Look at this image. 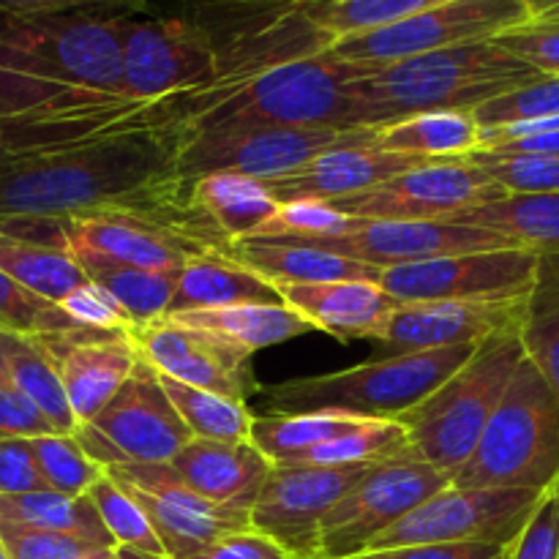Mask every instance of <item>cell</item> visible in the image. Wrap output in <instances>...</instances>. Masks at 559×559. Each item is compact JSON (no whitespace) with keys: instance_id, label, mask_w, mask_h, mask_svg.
I'll use <instances>...</instances> for the list:
<instances>
[{"instance_id":"cell-41","label":"cell","mask_w":559,"mask_h":559,"mask_svg":"<svg viewBox=\"0 0 559 559\" xmlns=\"http://www.w3.org/2000/svg\"><path fill=\"white\" fill-rule=\"evenodd\" d=\"M82 331L58 304L31 293L0 271V333L25 338H55Z\"/></svg>"},{"instance_id":"cell-58","label":"cell","mask_w":559,"mask_h":559,"mask_svg":"<svg viewBox=\"0 0 559 559\" xmlns=\"http://www.w3.org/2000/svg\"><path fill=\"white\" fill-rule=\"evenodd\" d=\"M11 158H16V153L11 151L9 142H5V140H3V134H0V167H3L5 162H11Z\"/></svg>"},{"instance_id":"cell-47","label":"cell","mask_w":559,"mask_h":559,"mask_svg":"<svg viewBox=\"0 0 559 559\" xmlns=\"http://www.w3.org/2000/svg\"><path fill=\"white\" fill-rule=\"evenodd\" d=\"M506 559H559V480L540 495L522 533L506 546Z\"/></svg>"},{"instance_id":"cell-45","label":"cell","mask_w":559,"mask_h":559,"mask_svg":"<svg viewBox=\"0 0 559 559\" xmlns=\"http://www.w3.org/2000/svg\"><path fill=\"white\" fill-rule=\"evenodd\" d=\"M467 162L484 167L508 194L559 191V156H497L478 151Z\"/></svg>"},{"instance_id":"cell-57","label":"cell","mask_w":559,"mask_h":559,"mask_svg":"<svg viewBox=\"0 0 559 559\" xmlns=\"http://www.w3.org/2000/svg\"><path fill=\"white\" fill-rule=\"evenodd\" d=\"M115 559H164L156 555H147V551L129 549V546H115Z\"/></svg>"},{"instance_id":"cell-6","label":"cell","mask_w":559,"mask_h":559,"mask_svg":"<svg viewBox=\"0 0 559 559\" xmlns=\"http://www.w3.org/2000/svg\"><path fill=\"white\" fill-rule=\"evenodd\" d=\"M524 358L522 328L486 338L456 374L399 418L407 429L409 448L453 480L478 448Z\"/></svg>"},{"instance_id":"cell-1","label":"cell","mask_w":559,"mask_h":559,"mask_svg":"<svg viewBox=\"0 0 559 559\" xmlns=\"http://www.w3.org/2000/svg\"><path fill=\"white\" fill-rule=\"evenodd\" d=\"M126 14H0V134L16 156L178 126L126 96Z\"/></svg>"},{"instance_id":"cell-54","label":"cell","mask_w":559,"mask_h":559,"mask_svg":"<svg viewBox=\"0 0 559 559\" xmlns=\"http://www.w3.org/2000/svg\"><path fill=\"white\" fill-rule=\"evenodd\" d=\"M506 546L491 544H429V546H399V549L366 551L355 559H491L502 555Z\"/></svg>"},{"instance_id":"cell-35","label":"cell","mask_w":559,"mask_h":559,"mask_svg":"<svg viewBox=\"0 0 559 559\" xmlns=\"http://www.w3.org/2000/svg\"><path fill=\"white\" fill-rule=\"evenodd\" d=\"M0 522L80 535V538L93 540L98 546H107V549L115 546L107 527L102 524L96 506H93L87 495L69 497L52 489H41L27 491V495L0 497Z\"/></svg>"},{"instance_id":"cell-3","label":"cell","mask_w":559,"mask_h":559,"mask_svg":"<svg viewBox=\"0 0 559 559\" xmlns=\"http://www.w3.org/2000/svg\"><path fill=\"white\" fill-rule=\"evenodd\" d=\"M366 66L344 63L328 49L276 60L227 66L211 85L175 107L183 136L218 126H355L353 82Z\"/></svg>"},{"instance_id":"cell-7","label":"cell","mask_w":559,"mask_h":559,"mask_svg":"<svg viewBox=\"0 0 559 559\" xmlns=\"http://www.w3.org/2000/svg\"><path fill=\"white\" fill-rule=\"evenodd\" d=\"M559 480V399L530 358L513 374L473 456L453 475L464 489L546 491Z\"/></svg>"},{"instance_id":"cell-44","label":"cell","mask_w":559,"mask_h":559,"mask_svg":"<svg viewBox=\"0 0 559 559\" xmlns=\"http://www.w3.org/2000/svg\"><path fill=\"white\" fill-rule=\"evenodd\" d=\"M355 224V216L336 211L331 202H284L276 216L254 235V238L287 240V243H309L320 238H336Z\"/></svg>"},{"instance_id":"cell-16","label":"cell","mask_w":559,"mask_h":559,"mask_svg":"<svg viewBox=\"0 0 559 559\" xmlns=\"http://www.w3.org/2000/svg\"><path fill=\"white\" fill-rule=\"evenodd\" d=\"M364 469L273 464L251 506V530L267 535L295 559H320L322 522Z\"/></svg>"},{"instance_id":"cell-38","label":"cell","mask_w":559,"mask_h":559,"mask_svg":"<svg viewBox=\"0 0 559 559\" xmlns=\"http://www.w3.org/2000/svg\"><path fill=\"white\" fill-rule=\"evenodd\" d=\"M522 344L559 399V257H540L538 282L522 322Z\"/></svg>"},{"instance_id":"cell-18","label":"cell","mask_w":559,"mask_h":559,"mask_svg":"<svg viewBox=\"0 0 559 559\" xmlns=\"http://www.w3.org/2000/svg\"><path fill=\"white\" fill-rule=\"evenodd\" d=\"M306 246L349 257L364 265L385 271V267L415 265V262L437 260V257L467 254V251L516 249L508 238L484 227L451 222H377V218H355L353 227L336 238L309 240Z\"/></svg>"},{"instance_id":"cell-32","label":"cell","mask_w":559,"mask_h":559,"mask_svg":"<svg viewBox=\"0 0 559 559\" xmlns=\"http://www.w3.org/2000/svg\"><path fill=\"white\" fill-rule=\"evenodd\" d=\"M3 374L9 385H14L22 396L31 399L44 418L60 435H74L76 420L66 399L63 380L58 374L52 355L38 338L3 336Z\"/></svg>"},{"instance_id":"cell-9","label":"cell","mask_w":559,"mask_h":559,"mask_svg":"<svg viewBox=\"0 0 559 559\" xmlns=\"http://www.w3.org/2000/svg\"><path fill=\"white\" fill-rule=\"evenodd\" d=\"M374 129H328V126H218L186 136L178 178L191 183L213 173H240L276 180L298 173L325 151L369 140Z\"/></svg>"},{"instance_id":"cell-53","label":"cell","mask_w":559,"mask_h":559,"mask_svg":"<svg viewBox=\"0 0 559 559\" xmlns=\"http://www.w3.org/2000/svg\"><path fill=\"white\" fill-rule=\"evenodd\" d=\"M186 559H295L293 555L273 544L267 535L257 533V530H240V533H229L224 538L213 540L205 549L194 551Z\"/></svg>"},{"instance_id":"cell-56","label":"cell","mask_w":559,"mask_h":559,"mask_svg":"<svg viewBox=\"0 0 559 559\" xmlns=\"http://www.w3.org/2000/svg\"><path fill=\"white\" fill-rule=\"evenodd\" d=\"M530 22H555L559 25V0H524Z\"/></svg>"},{"instance_id":"cell-30","label":"cell","mask_w":559,"mask_h":559,"mask_svg":"<svg viewBox=\"0 0 559 559\" xmlns=\"http://www.w3.org/2000/svg\"><path fill=\"white\" fill-rule=\"evenodd\" d=\"M374 145L420 162H456L484 147V129L473 112H420L377 129Z\"/></svg>"},{"instance_id":"cell-11","label":"cell","mask_w":559,"mask_h":559,"mask_svg":"<svg viewBox=\"0 0 559 559\" xmlns=\"http://www.w3.org/2000/svg\"><path fill=\"white\" fill-rule=\"evenodd\" d=\"M74 437L104 469L169 464L186 442L194 440L147 360H140L134 374L96 418L76 426Z\"/></svg>"},{"instance_id":"cell-2","label":"cell","mask_w":559,"mask_h":559,"mask_svg":"<svg viewBox=\"0 0 559 559\" xmlns=\"http://www.w3.org/2000/svg\"><path fill=\"white\" fill-rule=\"evenodd\" d=\"M183 142L180 126H164L11 158L0 167V227L66 222L93 211H142L218 235L189 205L178 178Z\"/></svg>"},{"instance_id":"cell-10","label":"cell","mask_w":559,"mask_h":559,"mask_svg":"<svg viewBox=\"0 0 559 559\" xmlns=\"http://www.w3.org/2000/svg\"><path fill=\"white\" fill-rule=\"evenodd\" d=\"M451 486L442 469L409 451L377 462L344 491L320 530V559H355L420 502Z\"/></svg>"},{"instance_id":"cell-25","label":"cell","mask_w":559,"mask_h":559,"mask_svg":"<svg viewBox=\"0 0 559 559\" xmlns=\"http://www.w3.org/2000/svg\"><path fill=\"white\" fill-rule=\"evenodd\" d=\"M229 257L273 284L322 282H380L377 267L306 243L271 238H246L233 243Z\"/></svg>"},{"instance_id":"cell-52","label":"cell","mask_w":559,"mask_h":559,"mask_svg":"<svg viewBox=\"0 0 559 559\" xmlns=\"http://www.w3.org/2000/svg\"><path fill=\"white\" fill-rule=\"evenodd\" d=\"M44 435H60L55 426L41 415V409L22 396L14 385L0 382V440L5 437H44Z\"/></svg>"},{"instance_id":"cell-48","label":"cell","mask_w":559,"mask_h":559,"mask_svg":"<svg viewBox=\"0 0 559 559\" xmlns=\"http://www.w3.org/2000/svg\"><path fill=\"white\" fill-rule=\"evenodd\" d=\"M491 41L500 44L538 74L559 76V25L555 22H524Z\"/></svg>"},{"instance_id":"cell-37","label":"cell","mask_w":559,"mask_h":559,"mask_svg":"<svg viewBox=\"0 0 559 559\" xmlns=\"http://www.w3.org/2000/svg\"><path fill=\"white\" fill-rule=\"evenodd\" d=\"M158 380L191 437L213 442H251L254 413L246 407V402H235L205 388L186 385L173 377L158 374Z\"/></svg>"},{"instance_id":"cell-27","label":"cell","mask_w":559,"mask_h":559,"mask_svg":"<svg viewBox=\"0 0 559 559\" xmlns=\"http://www.w3.org/2000/svg\"><path fill=\"white\" fill-rule=\"evenodd\" d=\"M238 304H284V298L276 284L229 254H205L178 273L167 317Z\"/></svg>"},{"instance_id":"cell-12","label":"cell","mask_w":559,"mask_h":559,"mask_svg":"<svg viewBox=\"0 0 559 559\" xmlns=\"http://www.w3.org/2000/svg\"><path fill=\"white\" fill-rule=\"evenodd\" d=\"M524 22H530L524 0H448L396 25L338 38L328 52L344 63L388 66L437 49L491 41Z\"/></svg>"},{"instance_id":"cell-15","label":"cell","mask_w":559,"mask_h":559,"mask_svg":"<svg viewBox=\"0 0 559 559\" xmlns=\"http://www.w3.org/2000/svg\"><path fill=\"white\" fill-rule=\"evenodd\" d=\"M538 271L540 257L535 251L491 249L385 267L380 273V284L399 304L513 300L533 295Z\"/></svg>"},{"instance_id":"cell-21","label":"cell","mask_w":559,"mask_h":559,"mask_svg":"<svg viewBox=\"0 0 559 559\" xmlns=\"http://www.w3.org/2000/svg\"><path fill=\"white\" fill-rule=\"evenodd\" d=\"M41 342L58 366L76 426H85L87 420L96 418L142 360L129 333L118 331L82 328V331L41 338Z\"/></svg>"},{"instance_id":"cell-20","label":"cell","mask_w":559,"mask_h":559,"mask_svg":"<svg viewBox=\"0 0 559 559\" xmlns=\"http://www.w3.org/2000/svg\"><path fill=\"white\" fill-rule=\"evenodd\" d=\"M530 298L513 300H426L402 304L380 342L396 353L484 344L502 331L522 328Z\"/></svg>"},{"instance_id":"cell-28","label":"cell","mask_w":559,"mask_h":559,"mask_svg":"<svg viewBox=\"0 0 559 559\" xmlns=\"http://www.w3.org/2000/svg\"><path fill=\"white\" fill-rule=\"evenodd\" d=\"M271 3H282L287 9L284 16L300 22L304 31L311 33L322 49H328L338 38L396 25L448 0H271Z\"/></svg>"},{"instance_id":"cell-61","label":"cell","mask_w":559,"mask_h":559,"mask_svg":"<svg viewBox=\"0 0 559 559\" xmlns=\"http://www.w3.org/2000/svg\"><path fill=\"white\" fill-rule=\"evenodd\" d=\"M0 559H11L9 549H5V544H3V538H0Z\"/></svg>"},{"instance_id":"cell-40","label":"cell","mask_w":559,"mask_h":559,"mask_svg":"<svg viewBox=\"0 0 559 559\" xmlns=\"http://www.w3.org/2000/svg\"><path fill=\"white\" fill-rule=\"evenodd\" d=\"M409 451V437L399 420H369L360 429L325 442L317 451L306 453L298 464H317V467H369L385 462L396 453Z\"/></svg>"},{"instance_id":"cell-39","label":"cell","mask_w":559,"mask_h":559,"mask_svg":"<svg viewBox=\"0 0 559 559\" xmlns=\"http://www.w3.org/2000/svg\"><path fill=\"white\" fill-rule=\"evenodd\" d=\"M87 497H91V502L96 506L102 524L107 527L115 546H129V549H140L147 551V555L169 559L156 527H153L151 519H147L145 508H142L140 502L134 500V495H131L123 484H118L112 475L107 473L98 484H93Z\"/></svg>"},{"instance_id":"cell-14","label":"cell","mask_w":559,"mask_h":559,"mask_svg":"<svg viewBox=\"0 0 559 559\" xmlns=\"http://www.w3.org/2000/svg\"><path fill=\"white\" fill-rule=\"evenodd\" d=\"M508 191L478 164L424 162L364 194L331 202L336 211L377 222H442L500 200Z\"/></svg>"},{"instance_id":"cell-46","label":"cell","mask_w":559,"mask_h":559,"mask_svg":"<svg viewBox=\"0 0 559 559\" xmlns=\"http://www.w3.org/2000/svg\"><path fill=\"white\" fill-rule=\"evenodd\" d=\"M0 538H3L11 559H76L107 549V546H98L93 540L80 538V535L52 533V530L22 527V524L3 522H0Z\"/></svg>"},{"instance_id":"cell-26","label":"cell","mask_w":559,"mask_h":559,"mask_svg":"<svg viewBox=\"0 0 559 559\" xmlns=\"http://www.w3.org/2000/svg\"><path fill=\"white\" fill-rule=\"evenodd\" d=\"M189 205L229 243L254 238L282 202L262 180L240 173H213L186 183Z\"/></svg>"},{"instance_id":"cell-29","label":"cell","mask_w":559,"mask_h":559,"mask_svg":"<svg viewBox=\"0 0 559 559\" xmlns=\"http://www.w3.org/2000/svg\"><path fill=\"white\" fill-rule=\"evenodd\" d=\"M169 317L183 322V325L213 333V336L233 344L235 349L246 355L293 342V338L314 331L311 322L287 304H238L224 306V309L186 311V314Z\"/></svg>"},{"instance_id":"cell-59","label":"cell","mask_w":559,"mask_h":559,"mask_svg":"<svg viewBox=\"0 0 559 559\" xmlns=\"http://www.w3.org/2000/svg\"><path fill=\"white\" fill-rule=\"evenodd\" d=\"M76 559H115V549H102V551H93V555L76 557Z\"/></svg>"},{"instance_id":"cell-5","label":"cell","mask_w":559,"mask_h":559,"mask_svg":"<svg viewBox=\"0 0 559 559\" xmlns=\"http://www.w3.org/2000/svg\"><path fill=\"white\" fill-rule=\"evenodd\" d=\"M480 344L393 353L333 374L298 377L282 385L262 388L271 413H347L358 418L399 420L431 396L451 374H456Z\"/></svg>"},{"instance_id":"cell-42","label":"cell","mask_w":559,"mask_h":559,"mask_svg":"<svg viewBox=\"0 0 559 559\" xmlns=\"http://www.w3.org/2000/svg\"><path fill=\"white\" fill-rule=\"evenodd\" d=\"M31 442L47 489L69 497H85L93 484L107 475L102 464L87 456L74 435H44L33 437Z\"/></svg>"},{"instance_id":"cell-13","label":"cell","mask_w":559,"mask_h":559,"mask_svg":"<svg viewBox=\"0 0 559 559\" xmlns=\"http://www.w3.org/2000/svg\"><path fill=\"white\" fill-rule=\"evenodd\" d=\"M540 495L544 491L464 489V486L451 484L420 502L402 522L393 524L385 535L371 544L369 551L429 544L508 546L522 533Z\"/></svg>"},{"instance_id":"cell-51","label":"cell","mask_w":559,"mask_h":559,"mask_svg":"<svg viewBox=\"0 0 559 559\" xmlns=\"http://www.w3.org/2000/svg\"><path fill=\"white\" fill-rule=\"evenodd\" d=\"M158 0H0V14H147Z\"/></svg>"},{"instance_id":"cell-60","label":"cell","mask_w":559,"mask_h":559,"mask_svg":"<svg viewBox=\"0 0 559 559\" xmlns=\"http://www.w3.org/2000/svg\"><path fill=\"white\" fill-rule=\"evenodd\" d=\"M3 336H5V333H0V382H5V374H3Z\"/></svg>"},{"instance_id":"cell-55","label":"cell","mask_w":559,"mask_h":559,"mask_svg":"<svg viewBox=\"0 0 559 559\" xmlns=\"http://www.w3.org/2000/svg\"><path fill=\"white\" fill-rule=\"evenodd\" d=\"M486 153H497V156H559V131L486 147Z\"/></svg>"},{"instance_id":"cell-33","label":"cell","mask_w":559,"mask_h":559,"mask_svg":"<svg viewBox=\"0 0 559 559\" xmlns=\"http://www.w3.org/2000/svg\"><path fill=\"white\" fill-rule=\"evenodd\" d=\"M374 418H358L347 413H293V415H254L251 442L273 464H298L306 453L317 451L325 442L338 440L360 429Z\"/></svg>"},{"instance_id":"cell-49","label":"cell","mask_w":559,"mask_h":559,"mask_svg":"<svg viewBox=\"0 0 559 559\" xmlns=\"http://www.w3.org/2000/svg\"><path fill=\"white\" fill-rule=\"evenodd\" d=\"M58 306L76 322V325L91 328V331L129 333L131 328H134V322L129 320L123 306H120L107 289L96 287L93 282L76 287L74 293L66 295Z\"/></svg>"},{"instance_id":"cell-31","label":"cell","mask_w":559,"mask_h":559,"mask_svg":"<svg viewBox=\"0 0 559 559\" xmlns=\"http://www.w3.org/2000/svg\"><path fill=\"white\" fill-rule=\"evenodd\" d=\"M451 222L484 227L538 257H559V191L506 194L453 216Z\"/></svg>"},{"instance_id":"cell-8","label":"cell","mask_w":559,"mask_h":559,"mask_svg":"<svg viewBox=\"0 0 559 559\" xmlns=\"http://www.w3.org/2000/svg\"><path fill=\"white\" fill-rule=\"evenodd\" d=\"M120 69L131 102L175 112L180 98L224 74V58L200 22L126 14L120 20Z\"/></svg>"},{"instance_id":"cell-36","label":"cell","mask_w":559,"mask_h":559,"mask_svg":"<svg viewBox=\"0 0 559 559\" xmlns=\"http://www.w3.org/2000/svg\"><path fill=\"white\" fill-rule=\"evenodd\" d=\"M0 271L52 304H60L66 295L87 284L85 271L71 251L5 233H0Z\"/></svg>"},{"instance_id":"cell-4","label":"cell","mask_w":559,"mask_h":559,"mask_svg":"<svg viewBox=\"0 0 559 559\" xmlns=\"http://www.w3.org/2000/svg\"><path fill=\"white\" fill-rule=\"evenodd\" d=\"M540 76L495 41L366 66V74L353 82L355 126L377 131L420 112H473L480 104Z\"/></svg>"},{"instance_id":"cell-34","label":"cell","mask_w":559,"mask_h":559,"mask_svg":"<svg viewBox=\"0 0 559 559\" xmlns=\"http://www.w3.org/2000/svg\"><path fill=\"white\" fill-rule=\"evenodd\" d=\"M80 267L85 271L87 282L107 289L134 325L156 322L167 317L169 304H173L178 273H156L142 271V267L120 265V262L104 260V257L87 254V251H71Z\"/></svg>"},{"instance_id":"cell-22","label":"cell","mask_w":559,"mask_h":559,"mask_svg":"<svg viewBox=\"0 0 559 559\" xmlns=\"http://www.w3.org/2000/svg\"><path fill=\"white\" fill-rule=\"evenodd\" d=\"M424 164L420 158L399 156V153L380 151L374 145V134L369 140L347 142L333 151H325L300 167L298 173L287 175V178L262 180L271 189V194L278 202H336L344 197L364 194V191L374 189V186L385 183V180L396 178V175L407 173V169Z\"/></svg>"},{"instance_id":"cell-17","label":"cell","mask_w":559,"mask_h":559,"mask_svg":"<svg viewBox=\"0 0 559 559\" xmlns=\"http://www.w3.org/2000/svg\"><path fill=\"white\" fill-rule=\"evenodd\" d=\"M107 473L145 508L169 559H186L224 535L251 530V513L229 511L205 500L189 489L169 464H131Z\"/></svg>"},{"instance_id":"cell-62","label":"cell","mask_w":559,"mask_h":559,"mask_svg":"<svg viewBox=\"0 0 559 559\" xmlns=\"http://www.w3.org/2000/svg\"><path fill=\"white\" fill-rule=\"evenodd\" d=\"M491 559H506V551H502V555H497V557H491Z\"/></svg>"},{"instance_id":"cell-24","label":"cell","mask_w":559,"mask_h":559,"mask_svg":"<svg viewBox=\"0 0 559 559\" xmlns=\"http://www.w3.org/2000/svg\"><path fill=\"white\" fill-rule=\"evenodd\" d=\"M189 489L229 511L251 513L273 462L254 442L189 440L169 462Z\"/></svg>"},{"instance_id":"cell-63","label":"cell","mask_w":559,"mask_h":559,"mask_svg":"<svg viewBox=\"0 0 559 559\" xmlns=\"http://www.w3.org/2000/svg\"><path fill=\"white\" fill-rule=\"evenodd\" d=\"M265 3H271V0H265Z\"/></svg>"},{"instance_id":"cell-19","label":"cell","mask_w":559,"mask_h":559,"mask_svg":"<svg viewBox=\"0 0 559 559\" xmlns=\"http://www.w3.org/2000/svg\"><path fill=\"white\" fill-rule=\"evenodd\" d=\"M129 336L142 360H147L158 374L222 393L235 402H246L251 393L260 391L251 374V355L240 353L213 333L162 317L156 322L134 325Z\"/></svg>"},{"instance_id":"cell-23","label":"cell","mask_w":559,"mask_h":559,"mask_svg":"<svg viewBox=\"0 0 559 559\" xmlns=\"http://www.w3.org/2000/svg\"><path fill=\"white\" fill-rule=\"evenodd\" d=\"M284 304L293 306L311 322L314 331L353 342H380L385 328L402 304L382 289L380 282H322V284H276Z\"/></svg>"},{"instance_id":"cell-50","label":"cell","mask_w":559,"mask_h":559,"mask_svg":"<svg viewBox=\"0 0 559 559\" xmlns=\"http://www.w3.org/2000/svg\"><path fill=\"white\" fill-rule=\"evenodd\" d=\"M47 489L38 469L33 442L27 437H5L0 440V497L27 495Z\"/></svg>"},{"instance_id":"cell-43","label":"cell","mask_w":559,"mask_h":559,"mask_svg":"<svg viewBox=\"0 0 559 559\" xmlns=\"http://www.w3.org/2000/svg\"><path fill=\"white\" fill-rule=\"evenodd\" d=\"M559 115V76H540L522 87L502 93L491 102L473 109V118L484 131L502 129L513 123H530V120L555 118Z\"/></svg>"}]
</instances>
